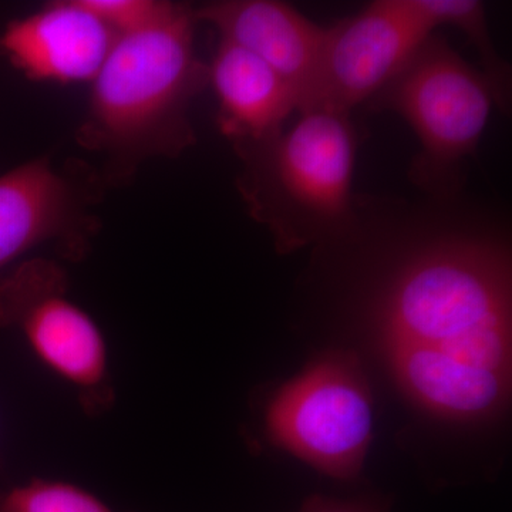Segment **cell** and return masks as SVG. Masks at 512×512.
I'll return each mask as SVG.
<instances>
[{
    "instance_id": "6da1fadb",
    "label": "cell",
    "mask_w": 512,
    "mask_h": 512,
    "mask_svg": "<svg viewBox=\"0 0 512 512\" xmlns=\"http://www.w3.org/2000/svg\"><path fill=\"white\" fill-rule=\"evenodd\" d=\"M394 380L419 409L453 423L504 412L512 383V266L504 242L440 234L390 276L373 308Z\"/></svg>"
},
{
    "instance_id": "7a4b0ae2",
    "label": "cell",
    "mask_w": 512,
    "mask_h": 512,
    "mask_svg": "<svg viewBox=\"0 0 512 512\" xmlns=\"http://www.w3.org/2000/svg\"><path fill=\"white\" fill-rule=\"evenodd\" d=\"M194 6L174 2L154 25L116 37L90 87L76 141L99 158L101 180L127 187L153 160H173L197 143L194 100L208 87L195 50Z\"/></svg>"
},
{
    "instance_id": "3957f363",
    "label": "cell",
    "mask_w": 512,
    "mask_h": 512,
    "mask_svg": "<svg viewBox=\"0 0 512 512\" xmlns=\"http://www.w3.org/2000/svg\"><path fill=\"white\" fill-rule=\"evenodd\" d=\"M232 147L241 163L239 197L249 217L271 234L278 254L352 229L357 133L350 114L299 111L276 136Z\"/></svg>"
},
{
    "instance_id": "277c9868",
    "label": "cell",
    "mask_w": 512,
    "mask_h": 512,
    "mask_svg": "<svg viewBox=\"0 0 512 512\" xmlns=\"http://www.w3.org/2000/svg\"><path fill=\"white\" fill-rule=\"evenodd\" d=\"M369 104L402 117L419 138L413 183L448 195L461 165L476 153L497 97L484 73L433 33Z\"/></svg>"
},
{
    "instance_id": "5b68a950",
    "label": "cell",
    "mask_w": 512,
    "mask_h": 512,
    "mask_svg": "<svg viewBox=\"0 0 512 512\" xmlns=\"http://www.w3.org/2000/svg\"><path fill=\"white\" fill-rule=\"evenodd\" d=\"M262 421L272 446L323 476L356 480L373 439V397L359 357L346 350L316 357L272 393Z\"/></svg>"
},
{
    "instance_id": "8992f818",
    "label": "cell",
    "mask_w": 512,
    "mask_h": 512,
    "mask_svg": "<svg viewBox=\"0 0 512 512\" xmlns=\"http://www.w3.org/2000/svg\"><path fill=\"white\" fill-rule=\"evenodd\" d=\"M69 289L57 259H23L0 275V329L18 333L33 356L72 387L83 412L101 417L116 404L109 345Z\"/></svg>"
},
{
    "instance_id": "52a82bcc",
    "label": "cell",
    "mask_w": 512,
    "mask_h": 512,
    "mask_svg": "<svg viewBox=\"0 0 512 512\" xmlns=\"http://www.w3.org/2000/svg\"><path fill=\"white\" fill-rule=\"evenodd\" d=\"M107 188L96 164L50 154L0 174V275L37 248L80 262L99 235Z\"/></svg>"
},
{
    "instance_id": "ba28073f",
    "label": "cell",
    "mask_w": 512,
    "mask_h": 512,
    "mask_svg": "<svg viewBox=\"0 0 512 512\" xmlns=\"http://www.w3.org/2000/svg\"><path fill=\"white\" fill-rule=\"evenodd\" d=\"M413 0H376L326 28L298 113H348L382 92L433 35Z\"/></svg>"
},
{
    "instance_id": "9c48e42d",
    "label": "cell",
    "mask_w": 512,
    "mask_h": 512,
    "mask_svg": "<svg viewBox=\"0 0 512 512\" xmlns=\"http://www.w3.org/2000/svg\"><path fill=\"white\" fill-rule=\"evenodd\" d=\"M116 37L80 0H55L10 20L0 55L30 82L92 83Z\"/></svg>"
},
{
    "instance_id": "30bf717a",
    "label": "cell",
    "mask_w": 512,
    "mask_h": 512,
    "mask_svg": "<svg viewBox=\"0 0 512 512\" xmlns=\"http://www.w3.org/2000/svg\"><path fill=\"white\" fill-rule=\"evenodd\" d=\"M197 23L272 67L299 96L311 79L326 28L278 0H217L194 6Z\"/></svg>"
},
{
    "instance_id": "8fae6325",
    "label": "cell",
    "mask_w": 512,
    "mask_h": 512,
    "mask_svg": "<svg viewBox=\"0 0 512 512\" xmlns=\"http://www.w3.org/2000/svg\"><path fill=\"white\" fill-rule=\"evenodd\" d=\"M208 86L218 101V127L232 146L276 136L298 111V94L284 77L259 57L222 40L208 63Z\"/></svg>"
},
{
    "instance_id": "7c38bea8",
    "label": "cell",
    "mask_w": 512,
    "mask_h": 512,
    "mask_svg": "<svg viewBox=\"0 0 512 512\" xmlns=\"http://www.w3.org/2000/svg\"><path fill=\"white\" fill-rule=\"evenodd\" d=\"M413 5L434 32L441 26H451L470 40L480 56V70L493 86L498 109L507 111L511 100V70L495 49L483 3L477 0H413Z\"/></svg>"
},
{
    "instance_id": "4fadbf2b",
    "label": "cell",
    "mask_w": 512,
    "mask_h": 512,
    "mask_svg": "<svg viewBox=\"0 0 512 512\" xmlns=\"http://www.w3.org/2000/svg\"><path fill=\"white\" fill-rule=\"evenodd\" d=\"M0 512H116L80 485L52 478L0 488Z\"/></svg>"
},
{
    "instance_id": "5bb4252c",
    "label": "cell",
    "mask_w": 512,
    "mask_h": 512,
    "mask_svg": "<svg viewBox=\"0 0 512 512\" xmlns=\"http://www.w3.org/2000/svg\"><path fill=\"white\" fill-rule=\"evenodd\" d=\"M117 37L140 32L165 18L174 2L167 0H80Z\"/></svg>"
},
{
    "instance_id": "9a60e30c",
    "label": "cell",
    "mask_w": 512,
    "mask_h": 512,
    "mask_svg": "<svg viewBox=\"0 0 512 512\" xmlns=\"http://www.w3.org/2000/svg\"><path fill=\"white\" fill-rule=\"evenodd\" d=\"M299 512H387L379 503L369 500H339V498L312 495Z\"/></svg>"
}]
</instances>
